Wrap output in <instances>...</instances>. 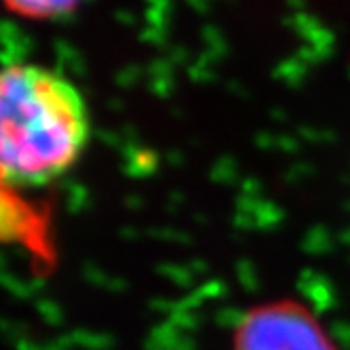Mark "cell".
Listing matches in <instances>:
<instances>
[{
    "mask_svg": "<svg viewBox=\"0 0 350 350\" xmlns=\"http://www.w3.org/2000/svg\"><path fill=\"white\" fill-rule=\"evenodd\" d=\"M91 135L89 110L59 72L38 64L5 66L0 81V169L5 186L57 182L79 163Z\"/></svg>",
    "mask_w": 350,
    "mask_h": 350,
    "instance_id": "1",
    "label": "cell"
},
{
    "mask_svg": "<svg viewBox=\"0 0 350 350\" xmlns=\"http://www.w3.org/2000/svg\"><path fill=\"white\" fill-rule=\"evenodd\" d=\"M81 0H5V5L19 17L53 19L70 13Z\"/></svg>",
    "mask_w": 350,
    "mask_h": 350,
    "instance_id": "3",
    "label": "cell"
},
{
    "mask_svg": "<svg viewBox=\"0 0 350 350\" xmlns=\"http://www.w3.org/2000/svg\"><path fill=\"white\" fill-rule=\"evenodd\" d=\"M230 350H340L319 319L299 302L260 304L247 310Z\"/></svg>",
    "mask_w": 350,
    "mask_h": 350,
    "instance_id": "2",
    "label": "cell"
}]
</instances>
